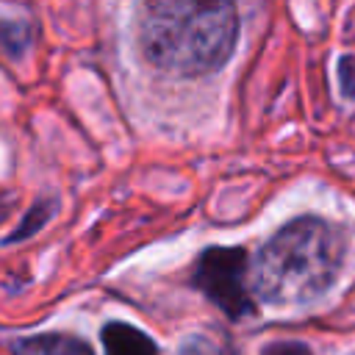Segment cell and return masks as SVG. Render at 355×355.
<instances>
[{
    "label": "cell",
    "instance_id": "8992f818",
    "mask_svg": "<svg viewBox=\"0 0 355 355\" xmlns=\"http://www.w3.org/2000/svg\"><path fill=\"white\" fill-rule=\"evenodd\" d=\"M28 44V28L17 22H0V47L6 53H19Z\"/></svg>",
    "mask_w": 355,
    "mask_h": 355
},
{
    "label": "cell",
    "instance_id": "6da1fadb",
    "mask_svg": "<svg viewBox=\"0 0 355 355\" xmlns=\"http://www.w3.org/2000/svg\"><path fill=\"white\" fill-rule=\"evenodd\" d=\"M239 36L233 0H144L139 42L150 64L180 78L219 69Z\"/></svg>",
    "mask_w": 355,
    "mask_h": 355
},
{
    "label": "cell",
    "instance_id": "5b68a950",
    "mask_svg": "<svg viewBox=\"0 0 355 355\" xmlns=\"http://www.w3.org/2000/svg\"><path fill=\"white\" fill-rule=\"evenodd\" d=\"M14 355H94L92 347L69 333H39L14 341Z\"/></svg>",
    "mask_w": 355,
    "mask_h": 355
},
{
    "label": "cell",
    "instance_id": "52a82bcc",
    "mask_svg": "<svg viewBox=\"0 0 355 355\" xmlns=\"http://www.w3.org/2000/svg\"><path fill=\"white\" fill-rule=\"evenodd\" d=\"M263 355H311V349L300 341H272L263 347Z\"/></svg>",
    "mask_w": 355,
    "mask_h": 355
},
{
    "label": "cell",
    "instance_id": "277c9868",
    "mask_svg": "<svg viewBox=\"0 0 355 355\" xmlns=\"http://www.w3.org/2000/svg\"><path fill=\"white\" fill-rule=\"evenodd\" d=\"M103 349L105 355H158L153 338L128 322H111L103 327Z\"/></svg>",
    "mask_w": 355,
    "mask_h": 355
},
{
    "label": "cell",
    "instance_id": "ba28073f",
    "mask_svg": "<svg viewBox=\"0 0 355 355\" xmlns=\"http://www.w3.org/2000/svg\"><path fill=\"white\" fill-rule=\"evenodd\" d=\"M352 58H341V67H338V75H341V89L344 94H355V83H352Z\"/></svg>",
    "mask_w": 355,
    "mask_h": 355
},
{
    "label": "cell",
    "instance_id": "7a4b0ae2",
    "mask_svg": "<svg viewBox=\"0 0 355 355\" xmlns=\"http://www.w3.org/2000/svg\"><path fill=\"white\" fill-rule=\"evenodd\" d=\"M341 252V239L324 219L300 216L261 247L250 269L252 294L277 308L305 305L330 288Z\"/></svg>",
    "mask_w": 355,
    "mask_h": 355
},
{
    "label": "cell",
    "instance_id": "3957f363",
    "mask_svg": "<svg viewBox=\"0 0 355 355\" xmlns=\"http://www.w3.org/2000/svg\"><path fill=\"white\" fill-rule=\"evenodd\" d=\"M194 283L227 319H244L255 311L247 252L241 247L202 250L194 266Z\"/></svg>",
    "mask_w": 355,
    "mask_h": 355
}]
</instances>
